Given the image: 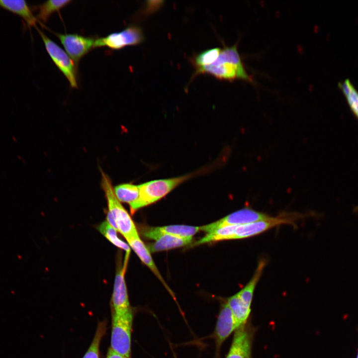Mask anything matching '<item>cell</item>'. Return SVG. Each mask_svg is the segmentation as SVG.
<instances>
[{
	"label": "cell",
	"mask_w": 358,
	"mask_h": 358,
	"mask_svg": "<svg viewBox=\"0 0 358 358\" xmlns=\"http://www.w3.org/2000/svg\"><path fill=\"white\" fill-rule=\"evenodd\" d=\"M126 241L129 246L134 251L141 261L151 270L168 291L172 293V291L155 265L147 246L141 240L139 235L127 239Z\"/></svg>",
	"instance_id": "5bb4252c"
},
{
	"label": "cell",
	"mask_w": 358,
	"mask_h": 358,
	"mask_svg": "<svg viewBox=\"0 0 358 358\" xmlns=\"http://www.w3.org/2000/svg\"><path fill=\"white\" fill-rule=\"evenodd\" d=\"M211 166L203 168L186 175L167 179L148 181L139 185L140 195L138 199L130 206L132 212L151 204L166 196L178 185L186 180L210 171Z\"/></svg>",
	"instance_id": "7a4b0ae2"
},
{
	"label": "cell",
	"mask_w": 358,
	"mask_h": 358,
	"mask_svg": "<svg viewBox=\"0 0 358 358\" xmlns=\"http://www.w3.org/2000/svg\"><path fill=\"white\" fill-rule=\"evenodd\" d=\"M221 51L219 48L203 51L194 56L191 60V63L195 69L212 65L218 59Z\"/></svg>",
	"instance_id": "603a6c76"
},
{
	"label": "cell",
	"mask_w": 358,
	"mask_h": 358,
	"mask_svg": "<svg viewBox=\"0 0 358 358\" xmlns=\"http://www.w3.org/2000/svg\"><path fill=\"white\" fill-rule=\"evenodd\" d=\"M271 217L264 212L245 207L234 212L214 222L200 227V230L210 233L225 226L240 225L265 220Z\"/></svg>",
	"instance_id": "9c48e42d"
},
{
	"label": "cell",
	"mask_w": 358,
	"mask_h": 358,
	"mask_svg": "<svg viewBox=\"0 0 358 358\" xmlns=\"http://www.w3.org/2000/svg\"><path fill=\"white\" fill-rule=\"evenodd\" d=\"M106 358H129L120 355L114 351L110 348L108 349Z\"/></svg>",
	"instance_id": "d4e9b609"
},
{
	"label": "cell",
	"mask_w": 358,
	"mask_h": 358,
	"mask_svg": "<svg viewBox=\"0 0 358 358\" xmlns=\"http://www.w3.org/2000/svg\"><path fill=\"white\" fill-rule=\"evenodd\" d=\"M106 330V322H99L92 342L83 358H99V346Z\"/></svg>",
	"instance_id": "cb8c5ba5"
},
{
	"label": "cell",
	"mask_w": 358,
	"mask_h": 358,
	"mask_svg": "<svg viewBox=\"0 0 358 358\" xmlns=\"http://www.w3.org/2000/svg\"><path fill=\"white\" fill-rule=\"evenodd\" d=\"M144 40L141 28L135 25H130L119 32L111 33L105 37L95 39L94 48L106 47L119 50L127 46L136 45Z\"/></svg>",
	"instance_id": "52a82bcc"
},
{
	"label": "cell",
	"mask_w": 358,
	"mask_h": 358,
	"mask_svg": "<svg viewBox=\"0 0 358 358\" xmlns=\"http://www.w3.org/2000/svg\"><path fill=\"white\" fill-rule=\"evenodd\" d=\"M338 86L345 95L351 110L358 120V90L348 79L339 82Z\"/></svg>",
	"instance_id": "44dd1931"
},
{
	"label": "cell",
	"mask_w": 358,
	"mask_h": 358,
	"mask_svg": "<svg viewBox=\"0 0 358 358\" xmlns=\"http://www.w3.org/2000/svg\"><path fill=\"white\" fill-rule=\"evenodd\" d=\"M174 358H177L175 354H174Z\"/></svg>",
	"instance_id": "484cf974"
},
{
	"label": "cell",
	"mask_w": 358,
	"mask_h": 358,
	"mask_svg": "<svg viewBox=\"0 0 358 358\" xmlns=\"http://www.w3.org/2000/svg\"><path fill=\"white\" fill-rule=\"evenodd\" d=\"M132 310L122 314L112 312L110 348L114 352L130 358Z\"/></svg>",
	"instance_id": "5b68a950"
},
{
	"label": "cell",
	"mask_w": 358,
	"mask_h": 358,
	"mask_svg": "<svg viewBox=\"0 0 358 358\" xmlns=\"http://www.w3.org/2000/svg\"><path fill=\"white\" fill-rule=\"evenodd\" d=\"M50 57L68 81L71 88L77 89L78 79L76 64L67 52L57 43L36 27Z\"/></svg>",
	"instance_id": "8992f818"
},
{
	"label": "cell",
	"mask_w": 358,
	"mask_h": 358,
	"mask_svg": "<svg viewBox=\"0 0 358 358\" xmlns=\"http://www.w3.org/2000/svg\"><path fill=\"white\" fill-rule=\"evenodd\" d=\"M199 230L200 227L184 225H174L162 227L145 228L142 231L146 238L155 240L162 235H172L179 237H192Z\"/></svg>",
	"instance_id": "4fadbf2b"
},
{
	"label": "cell",
	"mask_w": 358,
	"mask_h": 358,
	"mask_svg": "<svg viewBox=\"0 0 358 358\" xmlns=\"http://www.w3.org/2000/svg\"><path fill=\"white\" fill-rule=\"evenodd\" d=\"M98 230L109 242L116 247L124 250L126 253H130V248L128 244L119 239L117 234V230L106 220L102 222L98 226Z\"/></svg>",
	"instance_id": "7402d4cb"
},
{
	"label": "cell",
	"mask_w": 358,
	"mask_h": 358,
	"mask_svg": "<svg viewBox=\"0 0 358 358\" xmlns=\"http://www.w3.org/2000/svg\"><path fill=\"white\" fill-rule=\"evenodd\" d=\"M236 329L237 327L231 309L226 302H224L221 306L214 332L217 354L219 353L223 343Z\"/></svg>",
	"instance_id": "7c38bea8"
},
{
	"label": "cell",
	"mask_w": 358,
	"mask_h": 358,
	"mask_svg": "<svg viewBox=\"0 0 358 358\" xmlns=\"http://www.w3.org/2000/svg\"><path fill=\"white\" fill-rule=\"evenodd\" d=\"M266 265V261L265 259H261L250 280L245 287L237 293L243 304L249 308L251 309L255 289Z\"/></svg>",
	"instance_id": "e0dca14e"
},
{
	"label": "cell",
	"mask_w": 358,
	"mask_h": 358,
	"mask_svg": "<svg viewBox=\"0 0 358 358\" xmlns=\"http://www.w3.org/2000/svg\"><path fill=\"white\" fill-rule=\"evenodd\" d=\"M0 7L21 17L29 27H36V23L38 20L25 1L0 0Z\"/></svg>",
	"instance_id": "9a60e30c"
},
{
	"label": "cell",
	"mask_w": 358,
	"mask_h": 358,
	"mask_svg": "<svg viewBox=\"0 0 358 358\" xmlns=\"http://www.w3.org/2000/svg\"><path fill=\"white\" fill-rule=\"evenodd\" d=\"M71 2L70 0L46 1L36 7L38 13L36 17L38 20L46 22L52 14L60 10Z\"/></svg>",
	"instance_id": "ffe728a7"
},
{
	"label": "cell",
	"mask_w": 358,
	"mask_h": 358,
	"mask_svg": "<svg viewBox=\"0 0 358 358\" xmlns=\"http://www.w3.org/2000/svg\"><path fill=\"white\" fill-rule=\"evenodd\" d=\"M101 186L107 200L108 212L113 217L117 231L126 240L139 235L136 226L130 215L116 198L109 177L102 170Z\"/></svg>",
	"instance_id": "3957f363"
},
{
	"label": "cell",
	"mask_w": 358,
	"mask_h": 358,
	"mask_svg": "<svg viewBox=\"0 0 358 358\" xmlns=\"http://www.w3.org/2000/svg\"><path fill=\"white\" fill-rule=\"evenodd\" d=\"M226 302L232 313L237 329L248 322L250 319L251 309L243 304L237 293L229 297Z\"/></svg>",
	"instance_id": "ac0fdd59"
},
{
	"label": "cell",
	"mask_w": 358,
	"mask_h": 358,
	"mask_svg": "<svg viewBox=\"0 0 358 358\" xmlns=\"http://www.w3.org/2000/svg\"><path fill=\"white\" fill-rule=\"evenodd\" d=\"M256 331L250 319L247 323L238 327L235 331L225 358H253V344Z\"/></svg>",
	"instance_id": "ba28073f"
},
{
	"label": "cell",
	"mask_w": 358,
	"mask_h": 358,
	"mask_svg": "<svg viewBox=\"0 0 358 358\" xmlns=\"http://www.w3.org/2000/svg\"><path fill=\"white\" fill-rule=\"evenodd\" d=\"M357 358H358V356H357Z\"/></svg>",
	"instance_id": "4316f807"
},
{
	"label": "cell",
	"mask_w": 358,
	"mask_h": 358,
	"mask_svg": "<svg viewBox=\"0 0 358 358\" xmlns=\"http://www.w3.org/2000/svg\"><path fill=\"white\" fill-rule=\"evenodd\" d=\"M238 44L231 47L224 46L217 60L212 65L195 69L193 78L200 74H208L216 78L229 81L240 79L253 82L244 66L237 50Z\"/></svg>",
	"instance_id": "6da1fadb"
},
{
	"label": "cell",
	"mask_w": 358,
	"mask_h": 358,
	"mask_svg": "<svg viewBox=\"0 0 358 358\" xmlns=\"http://www.w3.org/2000/svg\"><path fill=\"white\" fill-rule=\"evenodd\" d=\"M304 216L297 212H283L277 216L240 225H234L232 239H245L260 234L282 224L295 226L296 221Z\"/></svg>",
	"instance_id": "277c9868"
},
{
	"label": "cell",
	"mask_w": 358,
	"mask_h": 358,
	"mask_svg": "<svg viewBox=\"0 0 358 358\" xmlns=\"http://www.w3.org/2000/svg\"><path fill=\"white\" fill-rule=\"evenodd\" d=\"M114 192L120 202L128 203L131 206L138 199L140 195L139 185L125 183L118 184L114 188Z\"/></svg>",
	"instance_id": "d6986e66"
},
{
	"label": "cell",
	"mask_w": 358,
	"mask_h": 358,
	"mask_svg": "<svg viewBox=\"0 0 358 358\" xmlns=\"http://www.w3.org/2000/svg\"><path fill=\"white\" fill-rule=\"evenodd\" d=\"M129 255L126 253L123 264L119 261L116 268L111 297L112 312L116 314H124L132 309L124 277Z\"/></svg>",
	"instance_id": "30bf717a"
},
{
	"label": "cell",
	"mask_w": 358,
	"mask_h": 358,
	"mask_svg": "<svg viewBox=\"0 0 358 358\" xmlns=\"http://www.w3.org/2000/svg\"><path fill=\"white\" fill-rule=\"evenodd\" d=\"M192 239V237L162 235L158 237L155 242L148 244L147 247L150 253H154L185 246L190 243Z\"/></svg>",
	"instance_id": "2e32d148"
},
{
	"label": "cell",
	"mask_w": 358,
	"mask_h": 358,
	"mask_svg": "<svg viewBox=\"0 0 358 358\" xmlns=\"http://www.w3.org/2000/svg\"><path fill=\"white\" fill-rule=\"evenodd\" d=\"M60 40L65 51L76 65L81 59L94 48L96 39L76 33L61 34L54 33Z\"/></svg>",
	"instance_id": "8fae6325"
}]
</instances>
